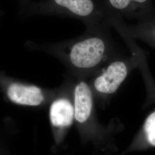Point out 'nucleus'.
<instances>
[{"mask_svg": "<svg viewBox=\"0 0 155 155\" xmlns=\"http://www.w3.org/2000/svg\"><path fill=\"white\" fill-rule=\"evenodd\" d=\"M110 27L86 29L82 35L59 45L72 68L91 72L109 59L113 51Z\"/></svg>", "mask_w": 155, "mask_h": 155, "instance_id": "1", "label": "nucleus"}, {"mask_svg": "<svg viewBox=\"0 0 155 155\" xmlns=\"http://www.w3.org/2000/svg\"><path fill=\"white\" fill-rule=\"evenodd\" d=\"M110 27L120 31L133 39H139L155 49V8L139 17L136 22L127 25L120 17L109 15Z\"/></svg>", "mask_w": 155, "mask_h": 155, "instance_id": "4", "label": "nucleus"}, {"mask_svg": "<svg viewBox=\"0 0 155 155\" xmlns=\"http://www.w3.org/2000/svg\"><path fill=\"white\" fill-rule=\"evenodd\" d=\"M106 12L108 14L120 17L124 19H138L144 13L155 7L153 0H100Z\"/></svg>", "mask_w": 155, "mask_h": 155, "instance_id": "5", "label": "nucleus"}, {"mask_svg": "<svg viewBox=\"0 0 155 155\" xmlns=\"http://www.w3.org/2000/svg\"><path fill=\"white\" fill-rule=\"evenodd\" d=\"M27 0H21V1L23 2V4H24L26 3V2H27Z\"/></svg>", "mask_w": 155, "mask_h": 155, "instance_id": "10", "label": "nucleus"}, {"mask_svg": "<svg viewBox=\"0 0 155 155\" xmlns=\"http://www.w3.org/2000/svg\"><path fill=\"white\" fill-rule=\"evenodd\" d=\"M50 117L53 126L58 127H68L72 124L75 118L74 106L66 98L58 99L51 106Z\"/></svg>", "mask_w": 155, "mask_h": 155, "instance_id": "8", "label": "nucleus"}, {"mask_svg": "<svg viewBox=\"0 0 155 155\" xmlns=\"http://www.w3.org/2000/svg\"><path fill=\"white\" fill-rule=\"evenodd\" d=\"M9 98L15 103L24 105H39L44 100L42 91L34 86L13 83L8 90Z\"/></svg>", "mask_w": 155, "mask_h": 155, "instance_id": "7", "label": "nucleus"}, {"mask_svg": "<svg viewBox=\"0 0 155 155\" xmlns=\"http://www.w3.org/2000/svg\"><path fill=\"white\" fill-rule=\"evenodd\" d=\"M24 5L23 9L27 13L80 20L86 29L110 27L100 0H43Z\"/></svg>", "mask_w": 155, "mask_h": 155, "instance_id": "2", "label": "nucleus"}, {"mask_svg": "<svg viewBox=\"0 0 155 155\" xmlns=\"http://www.w3.org/2000/svg\"><path fill=\"white\" fill-rule=\"evenodd\" d=\"M134 55L129 58H114L107 62L102 70L95 78L94 90L103 95L115 93L127 77L129 71L139 65V55L134 47H130Z\"/></svg>", "mask_w": 155, "mask_h": 155, "instance_id": "3", "label": "nucleus"}, {"mask_svg": "<svg viewBox=\"0 0 155 155\" xmlns=\"http://www.w3.org/2000/svg\"><path fill=\"white\" fill-rule=\"evenodd\" d=\"M137 140L140 148L155 147V110L146 118Z\"/></svg>", "mask_w": 155, "mask_h": 155, "instance_id": "9", "label": "nucleus"}, {"mask_svg": "<svg viewBox=\"0 0 155 155\" xmlns=\"http://www.w3.org/2000/svg\"><path fill=\"white\" fill-rule=\"evenodd\" d=\"M75 119L84 124L89 121L93 113V98L91 89L84 81L78 83L74 91Z\"/></svg>", "mask_w": 155, "mask_h": 155, "instance_id": "6", "label": "nucleus"}]
</instances>
